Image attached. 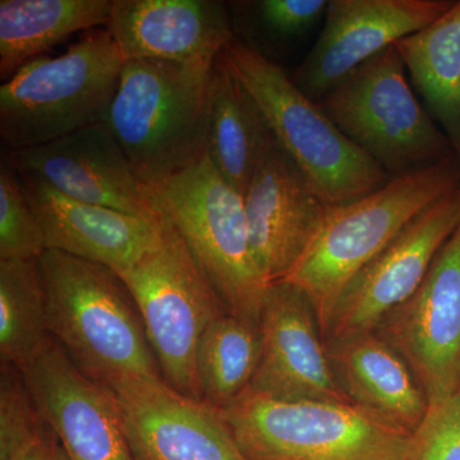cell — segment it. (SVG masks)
Here are the masks:
<instances>
[{
    "mask_svg": "<svg viewBox=\"0 0 460 460\" xmlns=\"http://www.w3.org/2000/svg\"><path fill=\"white\" fill-rule=\"evenodd\" d=\"M39 263L51 337L78 370L102 385L164 380L137 305L113 270L56 250Z\"/></svg>",
    "mask_w": 460,
    "mask_h": 460,
    "instance_id": "obj_1",
    "label": "cell"
},
{
    "mask_svg": "<svg viewBox=\"0 0 460 460\" xmlns=\"http://www.w3.org/2000/svg\"><path fill=\"white\" fill-rule=\"evenodd\" d=\"M217 60V59H215ZM215 60H126L104 122L147 187L206 156Z\"/></svg>",
    "mask_w": 460,
    "mask_h": 460,
    "instance_id": "obj_2",
    "label": "cell"
},
{
    "mask_svg": "<svg viewBox=\"0 0 460 460\" xmlns=\"http://www.w3.org/2000/svg\"><path fill=\"white\" fill-rule=\"evenodd\" d=\"M459 187L460 165L450 156L329 208L313 244L283 280L307 296L323 339L348 283L417 215Z\"/></svg>",
    "mask_w": 460,
    "mask_h": 460,
    "instance_id": "obj_3",
    "label": "cell"
},
{
    "mask_svg": "<svg viewBox=\"0 0 460 460\" xmlns=\"http://www.w3.org/2000/svg\"><path fill=\"white\" fill-rule=\"evenodd\" d=\"M223 57L255 100L275 141L330 208L356 201L392 180L278 63L237 39L224 48Z\"/></svg>",
    "mask_w": 460,
    "mask_h": 460,
    "instance_id": "obj_4",
    "label": "cell"
},
{
    "mask_svg": "<svg viewBox=\"0 0 460 460\" xmlns=\"http://www.w3.org/2000/svg\"><path fill=\"white\" fill-rule=\"evenodd\" d=\"M123 65L105 27L84 33L62 56L27 63L0 86L3 151L39 146L104 122Z\"/></svg>",
    "mask_w": 460,
    "mask_h": 460,
    "instance_id": "obj_5",
    "label": "cell"
},
{
    "mask_svg": "<svg viewBox=\"0 0 460 460\" xmlns=\"http://www.w3.org/2000/svg\"><path fill=\"white\" fill-rule=\"evenodd\" d=\"M219 411L250 460H405L411 434L354 402L284 401L248 389Z\"/></svg>",
    "mask_w": 460,
    "mask_h": 460,
    "instance_id": "obj_6",
    "label": "cell"
},
{
    "mask_svg": "<svg viewBox=\"0 0 460 460\" xmlns=\"http://www.w3.org/2000/svg\"><path fill=\"white\" fill-rule=\"evenodd\" d=\"M229 314L259 325L266 286L257 268L244 198L208 156L148 187Z\"/></svg>",
    "mask_w": 460,
    "mask_h": 460,
    "instance_id": "obj_7",
    "label": "cell"
},
{
    "mask_svg": "<svg viewBox=\"0 0 460 460\" xmlns=\"http://www.w3.org/2000/svg\"><path fill=\"white\" fill-rule=\"evenodd\" d=\"M317 102L392 177L454 156L447 136L417 99L395 45L357 66Z\"/></svg>",
    "mask_w": 460,
    "mask_h": 460,
    "instance_id": "obj_8",
    "label": "cell"
},
{
    "mask_svg": "<svg viewBox=\"0 0 460 460\" xmlns=\"http://www.w3.org/2000/svg\"><path fill=\"white\" fill-rule=\"evenodd\" d=\"M162 217L156 246L117 275L137 305L166 383L202 401L196 372L199 343L206 328L228 311L180 233Z\"/></svg>",
    "mask_w": 460,
    "mask_h": 460,
    "instance_id": "obj_9",
    "label": "cell"
},
{
    "mask_svg": "<svg viewBox=\"0 0 460 460\" xmlns=\"http://www.w3.org/2000/svg\"><path fill=\"white\" fill-rule=\"evenodd\" d=\"M460 222V187L429 206L345 287L326 341L376 332L387 314L419 289Z\"/></svg>",
    "mask_w": 460,
    "mask_h": 460,
    "instance_id": "obj_10",
    "label": "cell"
},
{
    "mask_svg": "<svg viewBox=\"0 0 460 460\" xmlns=\"http://www.w3.org/2000/svg\"><path fill=\"white\" fill-rule=\"evenodd\" d=\"M402 354L429 401L460 389V222L419 289L376 329Z\"/></svg>",
    "mask_w": 460,
    "mask_h": 460,
    "instance_id": "obj_11",
    "label": "cell"
},
{
    "mask_svg": "<svg viewBox=\"0 0 460 460\" xmlns=\"http://www.w3.org/2000/svg\"><path fill=\"white\" fill-rule=\"evenodd\" d=\"M3 154L20 177L41 181L66 198L147 219L160 217L150 190L105 124Z\"/></svg>",
    "mask_w": 460,
    "mask_h": 460,
    "instance_id": "obj_12",
    "label": "cell"
},
{
    "mask_svg": "<svg viewBox=\"0 0 460 460\" xmlns=\"http://www.w3.org/2000/svg\"><path fill=\"white\" fill-rule=\"evenodd\" d=\"M452 0H330L313 49L293 83L319 102L357 66L444 16Z\"/></svg>",
    "mask_w": 460,
    "mask_h": 460,
    "instance_id": "obj_13",
    "label": "cell"
},
{
    "mask_svg": "<svg viewBox=\"0 0 460 460\" xmlns=\"http://www.w3.org/2000/svg\"><path fill=\"white\" fill-rule=\"evenodd\" d=\"M260 358L248 390L284 401L353 402L339 384L313 305L288 283L266 288Z\"/></svg>",
    "mask_w": 460,
    "mask_h": 460,
    "instance_id": "obj_14",
    "label": "cell"
},
{
    "mask_svg": "<svg viewBox=\"0 0 460 460\" xmlns=\"http://www.w3.org/2000/svg\"><path fill=\"white\" fill-rule=\"evenodd\" d=\"M107 386L137 460H250L222 413L165 380L123 378Z\"/></svg>",
    "mask_w": 460,
    "mask_h": 460,
    "instance_id": "obj_15",
    "label": "cell"
},
{
    "mask_svg": "<svg viewBox=\"0 0 460 460\" xmlns=\"http://www.w3.org/2000/svg\"><path fill=\"white\" fill-rule=\"evenodd\" d=\"M21 372L66 459L137 460L111 390L78 370L56 341Z\"/></svg>",
    "mask_w": 460,
    "mask_h": 460,
    "instance_id": "obj_16",
    "label": "cell"
},
{
    "mask_svg": "<svg viewBox=\"0 0 460 460\" xmlns=\"http://www.w3.org/2000/svg\"><path fill=\"white\" fill-rule=\"evenodd\" d=\"M251 247L266 286L286 279L319 234L330 206L277 141L244 195Z\"/></svg>",
    "mask_w": 460,
    "mask_h": 460,
    "instance_id": "obj_17",
    "label": "cell"
},
{
    "mask_svg": "<svg viewBox=\"0 0 460 460\" xmlns=\"http://www.w3.org/2000/svg\"><path fill=\"white\" fill-rule=\"evenodd\" d=\"M25 198L40 224L48 250L100 263L119 274L162 238L163 217H137L78 201L39 181L18 175Z\"/></svg>",
    "mask_w": 460,
    "mask_h": 460,
    "instance_id": "obj_18",
    "label": "cell"
},
{
    "mask_svg": "<svg viewBox=\"0 0 460 460\" xmlns=\"http://www.w3.org/2000/svg\"><path fill=\"white\" fill-rule=\"evenodd\" d=\"M126 60H215L234 40L219 0H113L105 26Z\"/></svg>",
    "mask_w": 460,
    "mask_h": 460,
    "instance_id": "obj_19",
    "label": "cell"
},
{
    "mask_svg": "<svg viewBox=\"0 0 460 460\" xmlns=\"http://www.w3.org/2000/svg\"><path fill=\"white\" fill-rule=\"evenodd\" d=\"M326 347L339 384L354 404L404 431L419 428L429 396L389 341L371 332Z\"/></svg>",
    "mask_w": 460,
    "mask_h": 460,
    "instance_id": "obj_20",
    "label": "cell"
},
{
    "mask_svg": "<svg viewBox=\"0 0 460 460\" xmlns=\"http://www.w3.org/2000/svg\"><path fill=\"white\" fill-rule=\"evenodd\" d=\"M274 142L255 100L220 54L214 63L208 91L206 156L244 198Z\"/></svg>",
    "mask_w": 460,
    "mask_h": 460,
    "instance_id": "obj_21",
    "label": "cell"
},
{
    "mask_svg": "<svg viewBox=\"0 0 460 460\" xmlns=\"http://www.w3.org/2000/svg\"><path fill=\"white\" fill-rule=\"evenodd\" d=\"M111 9L113 0H2L0 77L9 80L74 33L107 26Z\"/></svg>",
    "mask_w": 460,
    "mask_h": 460,
    "instance_id": "obj_22",
    "label": "cell"
},
{
    "mask_svg": "<svg viewBox=\"0 0 460 460\" xmlns=\"http://www.w3.org/2000/svg\"><path fill=\"white\" fill-rule=\"evenodd\" d=\"M395 47L411 87L422 96L460 165V0L444 16Z\"/></svg>",
    "mask_w": 460,
    "mask_h": 460,
    "instance_id": "obj_23",
    "label": "cell"
},
{
    "mask_svg": "<svg viewBox=\"0 0 460 460\" xmlns=\"http://www.w3.org/2000/svg\"><path fill=\"white\" fill-rule=\"evenodd\" d=\"M39 260H0L2 367L23 371L54 341Z\"/></svg>",
    "mask_w": 460,
    "mask_h": 460,
    "instance_id": "obj_24",
    "label": "cell"
},
{
    "mask_svg": "<svg viewBox=\"0 0 460 460\" xmlns=\"http://www.w3.org/2000/svg\"><path fill=\"white\" fill-rule=\"evenodd\" d=\"M260 358L259 325L223 314L206 328L196 353L202 401L224 410L243 394Z\"/></svg>",
    "mask_w": 460,
    "mask_h": 460,
    "instance_id": "obj_25",
    "label": "cell"
},
{
    "mask_svg": "<svg viewBox=\"0 0 460 460\" xmlns=\"http://www.w3.org/2000/svg\"><path fill=\"white\" fill-rule=\"evenodd\" d=\"M328 0H259L229 3L233 31L266 40H289L313 29L325 16Z\"/></svg>",
    "mask_w": 460,
    "mask_h": 460,
    "instance_id": "obj_26",
    "label": "cell"
},
{
    "mask_svg": "<svg viewBox=\"0 0 460 460\" xmlns=\"http://www.w3.org/2000/svg\"><path fill=\"white\" fill-rule=\"evenodd\" d=\"M47 251L40 224L4 154L0 162V260H39Z\"/></svg>",
    "mask_w": 460,
    "mask_h": 460,
    "instance_id": "obj_27",
    "label": "cell"
},
{
    "mask_svg": "<svg viewBox=\"0 0 460 460\" xmlns=\"http://www.w3.org/2000/svg\"><path fill=\"white\" fill-rule=\"evenodd\" d=\"M405 460H460V389L429 401L426 416L411 434Z\"/></svg>",
    "mask_w": 460,
    "mask_h": 460,
    "instance_id": "obj_28",
    "label": "cell"
},
{
    "mask_svg": "<svg viewBox=\"0 0 460 460\" xmlns=\"http://www.w3.org/2000/svg\"><path fill=\"white\" fill-rule=\"evenodd\" d=\"M0 460H68L56 435L41 419L39 425L17 443L0 447Z\"/></svg>",
    "mask_w": 460,
    "mask_h": 460,
    "instance_id": "obj_29",
    "label": "cell"
}]
</instances>
